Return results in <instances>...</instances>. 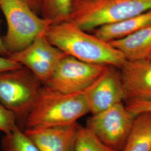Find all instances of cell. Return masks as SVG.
Instances as JSON below:
<instances>
[{"label": "cell", "instance_id": "obj_1", "mask_svg": "<svg viewBox=\"0 0 151 151\" xmlns=\"http://www.w3.org/2000/svg\"><path fill=\"white\" fill-rule=\"evenodd\" d=\"M45 36L65 54L86 63L119 68L127 60L109 42L88 33L70 20L51 25Z\"/></svg>", "mask_w": 151, "mask_h": 151}, {"label": "cell", "instance_id": "obj_2", "mask_svg": "<svg viewBox=\"0 0 151 151\" xmlns=\"http://www.w3.org/2000/svg\"><path fill=\"white\" fill-rule=\"evenodd\" d=\"M88 113L83 92L65 93L43 85L25 124L27 128L67 125Z\"/></svg>", "mask_w": 151, "mask_h": 151}, {"label": "cell", "instance_id": "obj_3", "mask_svg": "<svg viewBox=\"0 0 151 151\" xmlns=\"http://www.w3.org/2000/svg\"><path fill=\"white\" fill-rule=\"evenodd\" d=\"M151 9V0H74L71 22L86 32Z\"/></svg>", "mask_w": 151, "mask_h": 151}, {"label": "cell", "instance_id": "obj_4", "mask_svg": "<svg viewBox=\"0 0 151 151\" xmlns=\"http://www.w3.org/2000/svg\"><path fill=\"white\" fill-rule=\"evenodd\" d=\"M0 9L7 23L2 40L9 55L22 50L37 38L45 35L52 25L22 0H0Z\"/></svg>", "mask_w": 151, "mask_h": 151}, {"label": "cell", "instance_id": "obj_5", "mask_svg": "<svg viewBox=\"0 0 151 151\" xmlns=\"http://www.w3.org/2000/svg\"><path fill=\"white\" fill-rule=\"evenodd\" d=\"M42 86L38 78L24 66L0 72V104L14 114L18 125L25 122Z\"/></svg>", "mask_w": 151, "mask_h": 151}, {"label": "cell", "instance_id": "obj_6", "mask_svg": "<svg viewBox=\"0 0 151 151\" xmlns=\"http://www.w3.org/2000/svg\"><path fill=\"white\" fill-rule=\"evenodd\" d=\"M135 115L123 103H118L87 119L86 127L109 147L122 151Z\"/></svg>", "mask_w": 151, "mask_h": 151}, {"label": "cell", "instance_id": "obj_7", "mask_svg": "<svg viewBox=\"0 0 151 151\" xmlns=\"http://www.w3.org/2000/svg\"><path fill=\"white\" fill-rule=\"evenodd\" d=\"M106 66L88 63L66 55L44 86L65 93L83 92Z\"/></svg>", "mask_w": 151, "mask_h": 151}, {"label": "cell", "instance_id": "obj_8", "mask_svg": "<svg viewBox=\"0 0 151 151\" xmlns=\"http://www.w3.org/2000/svg\"><path fill=\"white\" fill-rule=\"evenodd\" d=\"M66 55L50 43L45 35H43L25 48L11 53L8 57L27 68L44 85Z\"/></svg>", "mask_w": 151, "mask_h": 151}, {"label": "cell", "instance_id": "obj_9", "mask_svg": "<svg viewBox=\"0 0 151 151\" xmlns=\"http://www.w3.org/2000/svg\"><path fill=\"white\" fill-rule=\"evenodd\" d=\"M106 65L101 74L83 92L90 113H99L127 99L120 73Z\"/></svg>", "mask_w": 151, "mask_h": 151}, {"label": "cell", "instance_id": "obj_10", "mask_svg": "<svg viewBox=\"0 0 151 151\" xmlns=\"http://www.w3.org/2000/svg\"><path fill=\"white\" fill-rule=\"evenodd\" d=\"M119 68L127 100H151V59L126 60Z\"/></svg>", "mask_w": 151, "mask_h": 151}, {"label": "cell", "instance_id": "obj_11", "mask_svg": "<svg viewBox=\"0 0 151 151\" xmlns=\"http://www.w3.org/2000/svg\"><path fill=\"white\" fill-rule=\"evenodd\" d=\"M77 124L30 128L24 132L40 151H74Z\"/></svg>", "mask_w": 151, "mask_h": 151}, {"label": "cell", "instance_id": "obj_12", "mask_svg": "<svg viewBox=\"0 0 151 151\" xmlns=\"http://www.w3.org/2000/svg\"><path fill=\"white\" fill-rule=\"evenodd\" d=\"M151 24V9L121 22L97 27L93 34L104 41L110 42L125 38Z\"/></svg>", "mask_w": 151, "mask_h": 151}, {"label": "cell", "instance_id": "obj_13", "mask_svg": "<svg viewBox=\"0 0 151 151\" xmlns=\"http://www.w3.org/2000/svg\"><path fill=\"white\" fill-rule=\"evenodd\" d=\"M127 60L151 58V24L128 37L109 42Z\"/></svg>", "mask_w": 151, "mask_h": 151}, {"label": "cell", "instance_id": "obj_14", "mask_svg": "<svg viewBox=\"0 0 151 151\" xmlns=\"http://www.w3.org/2000/svg\"><path fill=\"white\" fill-rule=\"evenodd\" d=\"M122 151H151V113L135 115Z\"/></svg>", "mask_w": 151, "mask_h": 151}, {"label": "cell", "instance_id": "obj_15", "mask_svg": "<svg viewBox=\"0 0 151 151\" xmlns=\"http://www.w3.org/2000/svg\"><path fill=\"white\" fill-rule=\"evenodd\" d=\"M39 14L52 25L70 20L74 0H38Z\"/></svg>", "mask_w": 151, "mask_h": 151}, {"label": "cell", "instance_id": "obj_16", "mask_svg": "<svg viewBox=\"0 0 151 151\" xmlns=\"http://www.w3.org/2000/svg\"><path fill=\"white\" fill-rule=\"evenodd\" d=\"M74 151H116L104 144L91 130L77 124Z\"/></svg>", "mask_w": 151, "mask_h": 151}, {"label": "cell", "instance_id": "obj_17", "mask_svg": "<svg viewBox=\"0 0 151 151\" xmlns=\"http://www.w3.org/2000/svg\"><path fill=\"white\" fill-rule=\"evenodd\" d=\"M1 147L2 151H40L33 141L20 128L4 134L1 139Z\"/></svg>", "mask_w": 151, "mask_h": 151}, {"label": "cell", "instance_id": "obj_18", "mask_svg": "<svg viewBox=\"0 0 151 151\" xmlns=\"http://www.w3.org/2000/svg\"><path fill=\"white\" fill-rule=\"evenodd\" d=\"M20 128L16 116L0 104V131L7 134Z\"/></svg>", "mask_w": 151, "mask_h": 151}, {"label": "cell", "instance_id": "obj_19", "mask_svg": "<svg viewBox=\"0 0 151 151\" xmlns=\"http://www.w3.org/2000/svg\"><path fill=\"white\" fill-rule=\"evenodd\" d=\"M131 113L136 115L148 112L151 113V100H130L125 105Z\"/></svg>", "mask_w": 151, "mask_h": 151}, {"label": "cell", "instance_id": "obj_20", "mask_svg": "<svg viewBox=\"0 0 151 151\" xmlns=\"http://www.w3.org/2000/svg\"><path fill=\"white\" fill-rule=\"evenodd\" d=\"M22 65L10 59L8 57L0 55V72L21 67Z\"/></svg>", "mask_w": 151, "mask_h": 151}, {"label": "cell", "instance_id": "obj_21", "mask_svg": "<svg viewBox=\"0 0 151 151\" xmlns=\"http://www.w3.org/2000/svg\"><path fill=\"white\" fill-rule=\"evenodd\" d=\"M22 1L27 3L35 13L39 14V7L38 0H22Z\"/></svg>", "mask_w": 151, "mask_h": 151}, {"label": "cell", "instance_id": "obj_22", "mask_svg": "<svg viewBox=\"0 0 151 151\" xmlns=\"http://www.w3.org/2000/svg\"><path fill=\"white\" fill-rule=\"evenodd\" d=\"M0 55L5 56V57H8L9 55V53L6 50L5 47L4 46L2 38L1 37V35H0Z\"/></svg>", "mask_w": 151, "mask_h": 151}, {"label": "cell", "instance_id": "obj_23", "mask_svg": "<svg viewBox=\"0 0 151 151\" xmlns=\"http://www.w3.org/2000/svg\"></svg>", "mask_w": 151, "mask_h": 151}]
</instances>
